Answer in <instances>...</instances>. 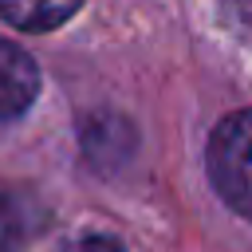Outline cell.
I'll use <instances>...</instances> for the list:
<instances>
[{"instance_id": "4", "label": "cell", "mask_w": 252, "mask_h": 252, "mask_svg": "<svg viewBox=\"0 0 252 252\" xmlns=\"http://www.w3.org/2000/svg\"><path fill=\"white\" fill-rule=\"evenodd\" d=\"M83 0H0V16L20 32H51L67 24Z\"/></svg>"}, {"instance_id": "5", "label": "cell", "mask_w": 252, "mask_h": 252, "mask_svg": "<svg viewBox=\"0 0 252 252\" xmlns=\"http://www.w3.org/2000/svg\"><path fill=\"white\" fill-rule=\"evenodd\" d=\"M67 252H122L114 240H106V236H87V240H79V244H71Z\"/></svg>"}, {"instance_id": "1", "label": "cell", "mask_w": 252, "mask_h": 252, "mask_svg": "<svg viewBox=\"0 0 252 252\" xmlns=\"http://www.w3.org/2000/svg\"><path fill=\"white\" fill-rule=\"evenodd\" d=\"M205 161L224 205L252 220V110H236L213 126Z\"/></svg>"}, {"instance_id": "2", "label": "cell", "mask_w": 252, "mask_h": 252, "mask_svg": "<svg viewBox=\"0 0 252 252\" xmlns=\"http://www.w3.org/2000/svg\"><path fill=\"white\" fill-rule=\"evenodd\" d=\"M35 94H39V67H35V59L24 47L0 39V122L20 118L35 102Z\"/></svg>"}, {"instance_id": "3", "label": "cell", "mask_w": 252, "mask_h": 252, "mask_svg": "<svg viewBox=\"0 0 252 252\" xmlns=\"http://www.w3.org/2000/svg\"><path fill=\"white\" fill-rule=\"evenodd\" d=\"M43 224V209L12 189H0V252H16L20 244H28Z\"/></svg>"}]
</instances>
